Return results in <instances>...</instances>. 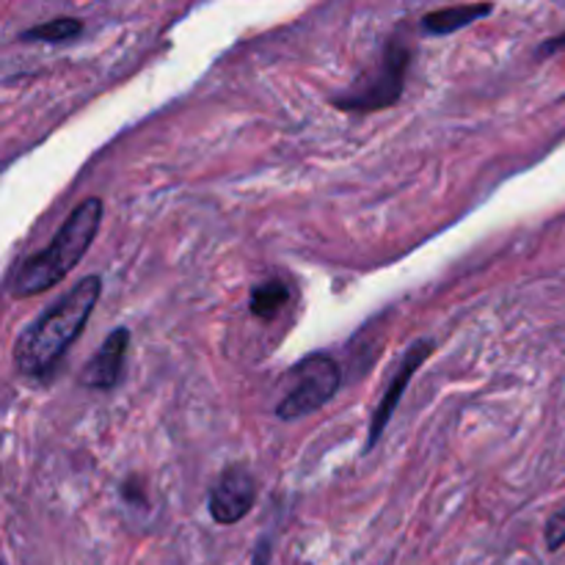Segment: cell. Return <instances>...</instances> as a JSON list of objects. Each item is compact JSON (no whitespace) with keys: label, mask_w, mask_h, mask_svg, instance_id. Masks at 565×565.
<instances>
[{"label":"cell","mask_w":565,"mask_h":565,"mask_svg":"<svg viewBox=\"0 0 565 565\" xmlns=\"http://www.w3.org/2000/svg\"><path fill=\"white\" fill-rule=\"evenodd\" d=\"M103 296V279L99 276H86L77 281L66 296H61L47 312L39 315L31 326L20 334L14 345V364L22 375H47L66 348L81 337L83 326L92 318Z\"/></svg>","instance_id":"1"},{"label":"cell","mask_w":565,"mask_h":565,"mask_svg":"<svg viewBox=\"0 0 565 565\" xmlns=\"http://www.w3.org/2000/svg\"><path fill=\"white\" fill-rule=\"evenodd\" d=\"M99 221H103V202L97 196L83 199L66 215L61 230L55 232L53 243L44 252L22 259L20 268L14 270L9 281L11 296L31 298L64 281L81 265V259L86 257L88 246H92L99 232Z\"/></svg>","instance_id":"2"},{"label":"cell","mask_w":565,"mask_h":565,"mask_svg":"<svg viewBox=\"0 0 565 565\" xmlns=\"http://www.w3.org/2000/svg\"><path fill=\"white\" fill-rule=\"evenodd\" d=\"M408 61H412V50L401 42L392 39L384 50L379 70L364 75L356 86L348 88L345 94L331 97V103L348 114H370V110H384L395 105L403 97V83H406Z\"/></svg>","instance_id":"3"},{"label":"cell","mask_w":565,"mask_h":565,"mask_svg":"<svg viewBox=\"0 0 565 565\" xmlns=\"http://www.w3.org/2000/svg\"><path fill=\"white\" fill-rule=\"evenodd\" d=\"M340 386L342 370L337 359H331L329 353H315L296 367V386L279 403L276 417L285 419V423L309 417V414L320 412L340 392Z\"/></svg>","instance_id":"4"},{"label":"cell","mask_w":565,"mask_h":565,"mask_svg":"<svg viewBox=\"0 0 565 565\" xmlns=\"http://www.w3.org/2000/svg\"><path fill=\"white\" fill-rule=\"evenodd\" d=\"M257 500V480L246 467H230L210 491V516L218 524H237Z\"/></svg>","instance_id":"5"},{"label":"cell","mask_w":565,"mask_h":565,"mask_svg":"<svg viewBox=\"0 0 565 565\" xmlns=\"http://www.w3.org/2000/svg\"><path fill=\"white\" fill-rule=\"evenodd\" d=\"M434 348H436L434 340H417L408 345L406 353H403L401 367H397L395 379H392V384L386 386L384 401L379 403V408H375V414H373V423H370V434H367V447H364V450H373V447L379 445L381 436H384V430H386V425H390L392 414H395L397 403H401L403 392H406V386L412 384L414 373H417V370L428 362L430 353H434Z\"/></svg>","instance_id":"6"},{"label":"cell","mask_w":565,"mask_h":565,"mask_svg":"<svg viewBox=\"0 0 565 565\" xmlns=\"http://www.w3.org/2000/svg\"><path fill=\"white\" fill-rule=\"evenodd\" d=\"M127 345H130V331L125 326L110 331L103 345H99L97 356L83 367V384L92 386V390H114L121 379V370H125Z\"/></svg>","instance_id":"7"},{"label":"cell","mask_w":565,"mask_h":565,"mask_svg":"<svg viewBox=\"0 0 565 565\" xmlns=\"http://www.w3.org/2000/svg\"><path fill=\"white\" fill-rule=\"evenodd\" d=\"M494 11L491 3H469V6H447V9L428 11L423 17V31L430 36H447V33H456L461 28H469L472 22H478L480 17H489Z\"/></svg>","instance_id":"8"},{"label":"cell","mask_w":565,"mask_h":565,"mask_svg":"<svg viewBox=\"0 0 565 565\" xmlns=\"http://www.w3.org/2000/svg\"><path fill=\"white\" fill-rule=\"evenodd\" d=\"M83 33V22L77 17H58V20L42 22V25H33L28 31H22V42H50V44H61V42H72Z\"/></svg>","instance_id":"9"},{"label":"cell","mask_w":565,"mask_h":565,"mask_svg":"<svg viewBox=\"0 0 565 565\" xmlns=\"http://www.w3.org/2000/svg\"><path fill=\"white\" fill-rule=\"evenodd\" d=\"M290 301V290H287L285 281L274 279V281H265V285H257L252 290V312L263 320H274L276 315L285 309V303Z\"/></svg>","instance_id":"10"},{"label":"cell","mask_w":565,"mask_h":565,"mask_svg":"<svg viewBox=\"0 0 565 565\" xmlns=\"http://www.w3.org/2000/svg\"><path fill=\"white\" fill-rule=\"evenodd\" d=\"M565 544V508L546 522V550L557 552Z\"/></svg>","instance_id":"11"},{"label":"cell","mask_w":565,"mask_h":565,"mask_svg":"<svg viewBox=\"0 0 565 565\" xmlns=\"http://www.w3.org/2000/svg\"><path fill=\"white\" fill-rule=\"evenodd\" d=\"M561 50H565V33H561V36H555V39H550V42H544V47H541V55L561 53Z\"/></svg>","instance_id":"12"}]
</instances>
